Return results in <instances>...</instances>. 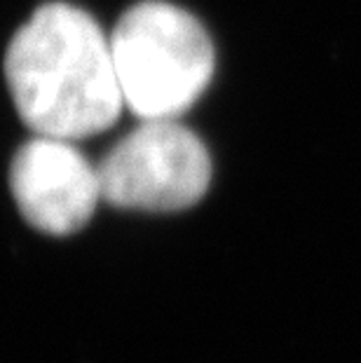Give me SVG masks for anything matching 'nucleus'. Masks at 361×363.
I'll use <instances>...</instances> for the list:
<instances>
[{
    "mask_svg": "<svg viewBox=\"0 0 361 363\" xmlns=\"http://www.w3.org/2000/svg\"><path fill=\"white\" fill-rule=\"evenodd\" d=\"M5 78L21 120L38 136H94L125 106L111 38L87 12L50 3L17 30L5 54Z\"/></svg>",
    "mask_w": 361,
    "mask_h": 363,
    "instance_id": "nucleus-1",
    "label": "nucleus"
},
{
    "mask_svg": "<svg viewBox=\"0 0 361 363\" xmlns=\"http://www.w3.org/2000/svg\"><path fill=\"white\" fill-rule=\"evenodd\" d=\"M111 50L122 99L141 120H174L211 82L216 54L209 33L186 10L145 0L115 24Z\"/></svg>",
    "mask_w": 361,
    "mask_h": 363,
    "instance_id": "nucleus-2",
    "label": "nucleus"
},
{
    "mask_svg": "<svg viewBox=\"0 0 361 363\" xmlns=\"http://www.w3.org/2000/svg\"><path fill=\"white\" fill-rule=\"evenodd\" d=\"M96 169L106 202L139 211H181L211 183L204 143L174 120H143Z\"/></svg>",
    "mask_w": 361,
    "mask_h": 363,
    "instance_id": "nucleus-3",
    "label": "nucleus"
},
{
    "mask_svg": "<svg viewBox=\"0 0 361 363\" xmlns=\"http://www.w3.org/2000/svg\"><path fill=\"white\" fill-rule=\"evenodd\" d=\"M21 216L48 235H73L87 225L101 195L99 169L64 138L38 136L17 150L10 167Z\"/></svg>",
    "mask_w": 361,
    "mask_h": 363,
    "instance_id": "nucleus-4",
    "label": "nucleus"
}]
</instances>
